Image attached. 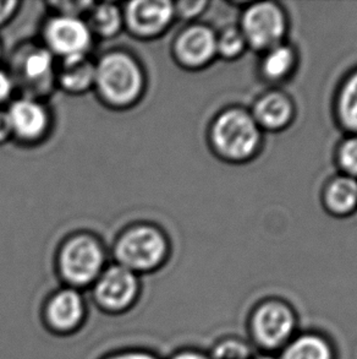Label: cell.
<instances>
[{
  "mask_svg": "<svg viewBox=\"0 0 357 359\" xmlns=\"http://www.w3.org/2000/svg\"><path fill=\"white\" fill-rule=\"evenodd\" d=\"M299 330V311L281 297L262 298L247 316V340L260 352L279 353Z\"/></svg>",
  "mask_w": 357,
  "mask_h": 359,
  "instance_id": "6da1fadb",
  "label": "cell"
},
{
  "mask_svg": "<svg viewBox=\"0 0 357 359\" xmlns=\"http://www.w3.org/2000/svg\"><path fill=\"white\" fill-rule=\"evenodd\" d=\"M140 296L139 276L120 265L104 269L91 286L92 303L106 316H125L137 306Z\"/></svg>",
  "mask_w": 357,
  "mask_h": 359,
  "instance_id": "7a4b0ae2",
  "label": "cell"
},
{
  "mask_svg": "<svg viewBox=\"0 0 357 359\" xmlns=\"http://www.w3.org/2000/svg\"><path fill=\"white\" fill-rule=\"evenodd\" d=\"M88 319V304L83 292L64 286L52 292L41 306V321L49 334L69 337L83 330Z\"/></svg>",
  "mask_w": 357,
  "mask_h": 359,
  "instance_id": "3957f363",
  "label": "cell"
},
{
  "mask_svg": "<svg viewBox=\"0 0 357 359\" xmlns=\"http://www.w3.org/2000/svg\"><path fill=\"white\" fill-rule=\"evenodd\" d=\"M104 270V255L93 239L78 237L64 247L59 257V272L65 286L83 290L91 287Z\"/></svg>",
  "mask_w": 357,
  "mask_h": 359,
  "instance_id": "277c9868",
  "label": "cell"
},
{
  "mask_svg": "<svg viewBox=\"0 0 357 359\" xmlns=\"http://www.w3.org/2000/svg\"><path fill=\"white\" fill-rule=\"evenodd\" d=\"M213 141L222 155L241 160L251 156L260 141V130L253 118L241 109H230L218 118Z\"/></svg>",
  "mask_w": 357,
  "mask_h": 359,
  "instance_id": "5b68a950",
  "label": "cell"
},
{
  "mask_svg": "<svg viewBox=\"0 0 357 359\" xmlns=\"http://www.w3.org/2000/svg\"><path fill=\"white\" fill-rule=\"evenodd\" d=\"M167 254V243L162 234L150 227H139L126 233L116 245L118 265L136 275L160 266Z\"/></svg>",
  "mask_w": 357,
  "mask_h": 359,
  "instance_id": "8992f818",
  "label": "cell"
},
{
  "mask_svg": "<svg viewBox=\"0 0 357 359\" xmlns=\"http://www.w3.org/2000/svg\"><path fill=\"white\" fill-rule=\"evenodd\" d=\"M97 83L102 93L115 103H126L139 95L142 78L137 65L124 54H111L96 70Z\"/></svg>",
  "mask_w": 357,
  "mask_h": 359,
  "instance_id": "52a82bcc",
  "label": "cell"
},
{
  "mask_svg": "<svg viewBox=\"0 0 357 359\" xmlns=\"http://www.w3.org/2000/svg\"><path fill=\"white\" fill-rule=\"evenodd\" d=\"M242 34L256 48H273L284 36L283 11L273 3L252 5L244 16Z\"/></svg>",
  "mask_w": 357,
  "mask_h": 359,
  "instance_id": "ba28073f",
  "label": "cell"
},
{
  "mask_svg": "<svg viewBox=\"0 0 357 359\" xmlns=\"http://www.w3.org/2000/svg\"><path fill=\"white\" fill-rule=\"evenodd\" d=\"M47 37L50 47L65 58L85 55L90 44V31L86 25L74 16H63L52 21Z\"/></svg>",
  "mask_w": 357,
  "mask_h": 359,
  "instance_id": "9c48e42d",
  "label": "cell"
},
{
  "mask_svg": "<svg viewBox=\"0 0 357 359\" xmlns=\"http://www.w3.org/2000/svg\"><path fill=\"white\" fill-rule=\"evenodd\" d=\"M280 359H339L338 346L323 331L301 330L281 348Z\"/></svg>",
  "mask_w": 357,
  "mask_h": 359,
  "instance_id": "30bf717a",
  "label": "cell"
},
{
  "mask_svg": "<svg viewBox=\"0 0 357 359\" xmlns=\"http://www.w3.org/2000/svg\"><path fill=\"white\" fill-rule=\"evenodd\" d=\"M173 6L169 1L141 0L129 4L127 19L131 27L140 34H155L169 22Z\"/></svg>",
  "mask_w": 357,
  "mask_h": 359,
  "instance_id": "8fae6325",
  "label": "cell"
},
{
  "mask_svg": "<svg viewBox=\"0 0 357 359\" xmlns=\"http://www.w3.org/2000/svg\"><path fill=\"white\" fill-rule=\"evenodd\" d=\"M178 57L188 65H201L212 58L217 50V39L212 31L196 26L185 31L176 44Z\"/></svg>",
  "mask_w": 357,
  "mask_h": 359,
  "instance_id": "7c38bea8",
  "label": "cell"
},
{
  "mask_svg": "<svg viewBox=\"0 0 357 359\" xmlns=\"http://www.w3.org/2000/svg\"><path fill=\"white\" fill-rule=\"evenodd\" d=\"M8 116L13 130L24 139L37 137L47 126V116L43 108L29 100L15 102Z\"/></svg>",
  "mask_w": 357,
  "mask_h": 359,
  "instance_id": "4fadbf2b",
  "label": "cell"
},
{
  "mask_svg": "<svg viewBox=\"0 0 357 359\" xmlns=\"http://www.w3.org/2000/svg\"><path fill=\"white\" fill-rule=\"evenodd\" d=\"M293 107L289 100L280 93H270L257 102L255 117L262 126L279 129L290 121Z\"/></svg>",
  "mask_w": 357,
  "mask_h": 359,
  "instance_id": "5bb4252c",
  "label": "cell"
},
{
  "mask_svg": "<svg viewBox=\"0 0 357 359\" xmlns=\"http://www.w3.org/2000/svg\"><path fill=\"white\" fill-rule=\"evenodd\" d=\"M96 79V70L85 55L65 58L62 83L69 90H85Z\"/></svg>",
  "mask_w": 357,
  "mask_h": 359,
  "instance_id": "9a60e30c",
  "label": "cell"
},
{
  "mask_svg": "<svg viewBox=\"0 0 357 359\" xmlns=\"http://www.w3.org/2000/svg\"><path fill=\"white\" fill-rule=\"evenodd\" d=\"M208 352L212 359H251L256 350L245 337L230 334L214 341Z\"/></svg>",
  "mask_w": 357,
  "mask_h": 359,
  "instance_id": "2e32d148",
  "label": "cell"
},
{
  "mask_svg": "<svg viewBox=\"0 0 357 359\" xmlns=\"http://www.w3.org/2000/svg\"><path fill=\"white\" fill-rule=\"evenodd\" d=\"M329 206L337 212H348L357 204V182L343 177L332 182L327 190Z\"/></svg>",
  "mask_w": 357,
  "mask_h": 359,
  "instance_id": "e0dca14e",
  "label": "cell"
},
{
  "mask_svg": "<svg viewBox=\"0 0 357 359\" xmlns=\"http://www.w3.org/2000/svg\"><path fill=\"white\" fill-rule=\"evenodd\" d=\"M294 64V53L286 46H275L267 54L263 70L267 76L279 79L289 73L290 69Z\"/></svg>",
  "mask_w": 357,
  "mask_h": 359,
  "instance_id": "ac0fdd59",
  "label": "cell"
},
{
  "mask_svg": "<svg viewBox=\"0 0 357 359\" xmlns=\"http://www.w3.org/2000/svg\"><path fill=\"white\" fill-rule=\"evenodd\" d=\"M22 68L24 78L29 81L38 83L48 78L52 70V57L46 50H36L26 57Z\"/></svg>",
  "mask_w": 357,
  "mask_h": 359,
  "instance_id": "d6986e66",
  "label": "cell"
},
{
  "mask_svg": "<svg viewBox=\"0 0 357 359\" xmlns=\"http://www.w3.org/2000/svg\"><path fill=\"white\" fill-rule=\"evenodd\" d=\"M339 109L345 126L357 130V73L345 85L340 96Z\"/></svg>",
  "mask_w": 357,
  "mask_h": 359,
  "instance_id": "ffe728a7",
  "label": "cell"
},
{
  "mask_svg": "<svg viewBox=\"0 0 357 359\" xmlns=\"http://www.w3.org/2000/svg\"><path fill=\"white\" fill-rule=\"evenodd\" d=\"M91 24L93 29L104 36L115 34L120 27V14L115 6L103 4L98 6L92 14Z\"/></svg>",
  "mask_w": 357,
  "mask_h": 359,
  "instance_id": "44dd1931",
  "label": "cell"
},
{
  "mask_svg": "<svg viewBox=\"0 0 357 359\" xmlns=\"http://www.w3.org/2000/svg\"><path fill=\"white\" fill-rule=\"evenodd\" d=\"M245 41L246 39L239 29H229L217 39V49L225 57H235L241 52Z\"/></svg>",
  "mask_w": 357,
  "mask_h": 359,
  "instance_id": "7402d4cb",
  "label": "cell"
},
{
  "mask_svg": "<svg viewBox=\"0 0 357 359\" xmlns=\"http://www.w3.org/2000/svg\"><path fill=\"white\" fill-rule=\"evenodd\" d=\"M99 359H163L153 351L145 347H124L120 350L111 351Z\"/></svg>",
  "mask_w": 357,
  "mask_h": 359,
  "instance_id": "603a6c76",
  "label": "cell"
},
{
  "mask_svg": "<svg viewBox=\"0 0 357 359\" xmlns=\"http://www.w3.org/2000/svg\"><path fill=\"white\" fill-rule=\"evenodd\" d=\"M340 162L351 175H357V137L348 140L340 150Z\"/></svg>",
  "mask_w": 357,
  "mask_h": 359,
  "instance_id": "cb8c5ba5",
  "label": "cell"
},
{
  "mask_svg": "<svg viewBox=\"0 0 357 359\" xmlns=\"http://www.w3.org/2000/svg\"><path fill=\"white\" fill-rule=\"evenodd\" d=\"M165 359H212V357L208 351L193 346H183L172 352Z\"/></svg>",
  "mask_w": 357,
  "mask_h": 359,
  "instance_id": "d4e9b609",
  "label": "cell"
},
{
  "mask_svg": "<svg viewBox=\"0 0 357 359\" xmlns=\"http://www.w3.org/2000/svg\"><path fill=\"white\" fill-rule=\"evenodd\" d=\"M204 5V1H183L178 5V10L183 16H193L198 14Z\"/></svg>",
  "mask_w": 357,
  "mask_h": 359,
  "instance_id": "484cf974",
  "label": "cell"
},
{
  "mask_svg": "<svg viewBox=\"0 0 357 359\" xmlns=\"http://www.w3.org/2000/svg\"><path fill=\"white\" fill-rule=\"evenodd\" d=\"M11 131L13 128H11L9 116L6 113L0 112V140L6 139V136L9 135Z\"/></svg>",
  "mask_w": 357,
  "mask_h": 359,
  "instance_id": "4316f807",
  "label": "cell"
},
{
  "mask_svg": "<svg viewBox=\"0 0 357 359\" xmlns=\"http://www.w3.org/2000/svg\"><path fill=\"white\" fill-rule=\"evenodd\" d=\"M11 93L10 79L5 74L0 73V101H3Z\"/></svg>",
  "mask_w": 357,
  "mask_h": 359,
  "instance_id": "83f0119b",
  "label": "cell"
},
{
  "mask_svg": "<svg viewBox=\"0 0 357 359\" xmlns=\"http://www.w3.org/2000/svg\"><path fill=\"white\" fill-rule=\"evenodd\" d=\"M15 1H0V22L6 19L15 8Z\"/></svg>",
  "mask_w": 357,
  "mask_h": 359,
  "instance_id": "f1b7e54d",
  "label": "cell"
},
{
  "mask_svg": "<svg viewBox=\"0 0 357 359\" xmlns=\"http://www.w3.org/2000/svg\"><path fill=\"white\" fill-rule=\"evenodd\" d=\"M251 359H280L279 353H272V352H260L256 351Z\"/></svg>",
  "mask_w": 357,
  "mask_h": 359,
  "instance_id": "f546056e",
  "label": "cell"
}]
</instances>
